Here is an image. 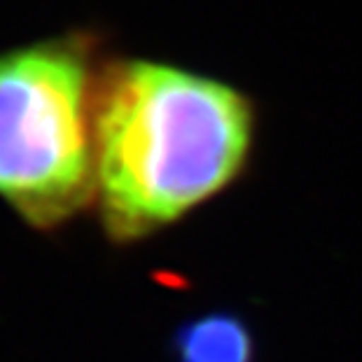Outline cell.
I'll return each mask as SVG.
<instances>
[{"instance_id":"3957f363","label":"cell","mask_w":362,"mask_h":362,"mask_svg":"<svg viewBox=\"0 0 362 362\" xmlns=\"http://www.w3.org/2000/svg\"><path fill=\"white\" fill-rule=\"evenodd\" d=\"M171 351L175 362H255V337L241 315L213 311L182 322Z\"/></svg>"},{"instance_id":"7a4b0ae2","label":"cell","mask_w":362,"mask_h":362,"mask_svg":"<svg viewBox=\"0 0 362 362\" xmlns=\"http://www.w3.org/2000/svg\"><path fill=\"white\" fill-rule=\"evenodd\" d=\"M96 94L80 37L0 54V199L30 227L64 225L96 199Z\"/></svg>"},{"instance_id":"6da1fadb","label":"cell","mask_w":362,"mask_h":362,"mask_svg":"<svg viewBox=\"0 0 362 362\" xmlns=\"http://www.w3.org/2000/svg\"><path fill=\"white\" fill-rule=\"evenodd\" d=\"M255 115L241 91L182 68L124 61L98 82L96 202L131 243L222 192L243 171Z\"/></svg>"}]
</instances>
